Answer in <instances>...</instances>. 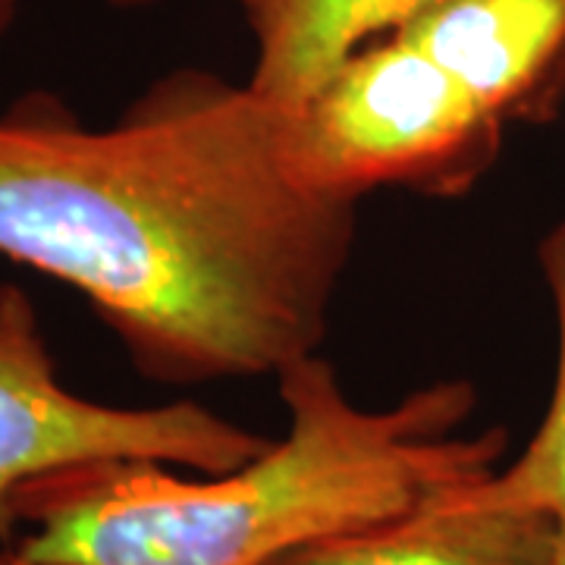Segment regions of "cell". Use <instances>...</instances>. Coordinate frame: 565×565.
Listing matches in <instances>:
<instances>
[{"label": "cell", "instance_id": "1", "mask_svg": "<svg viewBox=\"0 0 565 565\" xmlns=\"http://www.w3.org/2000/svg\"><path fill=\"white\" fill-rule=\"evenodd\" d=\"M282 104L199 66L110 126L47 88L0 107V255L82 292L151 381L277 377L318 355L359 202L292 177Z\"/></svg>", "mask_w": 565, "mask_h": 565}, {"label": "cell", "instance_id": "2", "mask_svg": "<svg viewBox=\"0 0 565 565\" xmlns=\"http://www.w3.org/2000/svg\"><path fill=\"white\" fill-rule=\"evenodd\" d=\"M282 440L226 475L145 459L63 468L13 497L32 565H270L299 546L384 525L503 465L509 434H462L478 396L440 381L390 408L345 396L337 367L289 364Z\"/></svg>", "mask_w": 565, "mask_h": 565}, {"label": "cell", "instance_id": "3", "mask_svg": "<svg viewBox=\"0 0 565 565\" xmlns=\"http://www.w3.org/2000/svg\"><path fill=\"white\" fill-rule=\"evenodd\" d=\"M503 139V122L440 63L390 32L286 110L282 151L305 189L362 204L377 189L465 195L490 173Z\"/></svg>", "mask_w": 565, "mask_h": 565}, {"label": "cell", "instance_id": "4", "mask_svg": "<svg viewBox=\"0 0 565 565\" xmlns=\"http://www.w3.org/2000/svg\"><path fill=\"white\" fill-rule=\"evenodd\" d=\"M274 444L199 403H92L57 374L32 296L0 282V541H17L13 497L63 468L145 459L226 475Z\"/></svg>", "mask_w": 565, "mask_h": 565}, {"label": "cell", "instance_id": "5", "mask_svg": "<svg viewBox=\"0 0 565 565\" xmlns=\"http://www.w3.org/2000/svg\"><path fill=\"white\" fill-rule=\"evenodd\" d=\"M490 117L541 126L565 104V0H424L396 29Z\"/></svg>", "mask_w": 565, "mask_h": 565}, {"label": "cell", "instance_id": "6", "mask_svg": "<svg viewBox=\"0 0 565 565\" xmlns=\"http://www.w3.org/2000/svg\"><path fill=\"white\" fill-rule=\"evenodd\" d=\"M270 565H556V519L446 490L384 525L299 546Z\"/></svg>", "mask_w": 565, "mask_h": 565}, {"label": "cell", "instance_id": "7", "mask_svg": "<svg viewBox=\"0 0 565 565\" xmlns=\"http://www.w3.org/2000/svg\"><path fill=\"white\" fill-rule=\"evenodd\" d=\"M424 0H243L255 61L248 85L299 107L362 44L396 32Z\"/></svg>", "mask_w": 565, "mask_h": 565}, {"label": "cell", "instance_id": "8", "mask_svg": "<svg viewBox=\"0 0 565 565\" xmlns=\"http://www.w3.org/2000/svg\"><path fill=\"white\" fill-rule=\"evenodd\" d=\"M537 262L556 318V381L550 405L525 449L493 475L465 487V497L559 519L565 515V217L544 236Z\"/></svg>", "mask_w": 565, "mask_h": 565}, {"label": "cell", "instance_id": "9", "mask_svg": "<svg viewBox=\"0 0 565 565\" xmlns=\"http://www.w3.org/2000/svg\"><path fill=\"white\" fill-rule=\"evenodd\" d=\"M22 3H25V0H0V41L10 35L13 22L20 20Z\"/></svg>", "mask_w": 565, "mask_h": 565}, {"label": "cell", "instance_id": "10", "mask_svg": "<svg viewBox=\"0 0 565 565\" xmlns=\"http://www.w3.org/2000/svg\"><path fill=\"white\" fill-rule=\"evenodd\" d=\"M0 565H32V563H29V559H22L17 546L3 544V541H0Z\"/></svg>", "mask_w": 565, "mask_h": 565}, {"label": "cell", "instance_id": "11", "mask_svg": "<svg viewBox=\"0 0 565 565\" xmlns=\"http://www.w3.org/2000/svg\"><path fill=\"white\" fill-rule=\"evenodd\" d=\"M104 3H110L114 10H145V7H154L161 0H104Z\"/></svg>", "mask_w": 565, "mask_h": 565}, {"label": "cell", "instance_id": "12", "mask_svg": "<svg viewBox=\"0 0 565 565\" xmlns=\"http://www.w3.org/2000/svg\"><path fill=\"white\" fill-rule=\"evenodd\" d=\"M556 565H565V515L556 519Z\"/></svg>", "mask_w": 565, "mask_h": 565}]
</instances>
